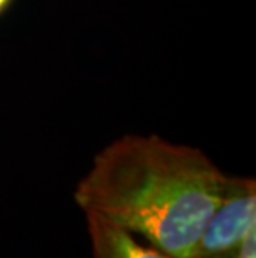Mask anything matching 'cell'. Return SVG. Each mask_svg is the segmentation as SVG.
Here are the masks:
<instances>
[{
    "label": "cell",
    "mask_w": 256,
    "mask_h": 258,
    "mask_svg": "<svg viewBox=\"0 0 256 258\" xmlns=\"http://www.w3.org/2000/svg\"><path fill=\"white\" fill-rule=\"evenodd\" d=\"M225 177L197 147L128 134L97 153L73 200L83 213L138 235L163 253L193 258Z\"/></svg>",
    "instance_id": "1"
},
{
    "label": "cell",
    "mask_w": 256,
    "mask_h": 258,
    "mask_svg": "<svg viewBox=\"0 0 256 258\" xmlns=\"http://www.w3.org/2000/svg\"><path fill=\"white\" fill-rule=\"evenodd\" d=\"M256 227V182L228 175L221 197L195 246L193 258H211L231 248Z\"/></svg>",
    "instance_id": "2"
},
{
    "label": "cell",
    "mask_w": 256,
    "mask_h": 258,
    "mask_svg": "<svg viewBox=\"0 0 256 258\" xmlns=\"http://www.w3.org/2000/svg\"><path fill=\"white\" fill-rule=\"evenodd\" d=\"M85 220L92 258H173L155 246L140 243L128 230L99 215L85 213Z\"/></svg>",
    "instance_id": "3"
},
{
    "label": "cell",
    "mask_w": 256,
    "mask_h": 258,
    "mask_svg": "<svg viewBox=\"0 0 256 258\" xmlns=\"http://www.w3.org/2000/svg\"><path fill=\"white\" fill-rule=\"evenodd\" d=\"M211 258H256V227L249 228L244 237L221 253Z\"/></svg>",
    "instance_id": "4"
},
{
    "label": "cell",
    "mask_w": 256,
    "mask_h": 258,
    "mask_svg": "<svg viewBox=\"0 0 256 258\" xmlns=\"http://www.w3.org/2000/svg\"><path fill=\"white\" fill-rule=\"evenodd\" d=\"M10 4H12V0H0V14H4Z\"/></svg>",
    "instance_id": "5"
}]
</instances>
